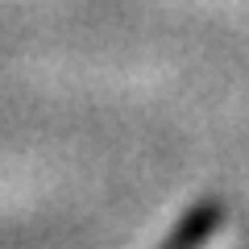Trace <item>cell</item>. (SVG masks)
<instances>
[{"mask_svg":"<svg viewBox=\"0 0 249 249\" xmlns=\"http://www.w3.org/2000/svg\"><path fill=\"white\" fill-rule=\"evenodd\" d=\"M224 224H229V208L220 199H199L196 208L178 216V224L162 237L158 249H208V241L220 237Z\"/></svg>","mask_w":249,"mask_h":249,"instance_id":"cell-1","label":"cell"}]
</instances>
